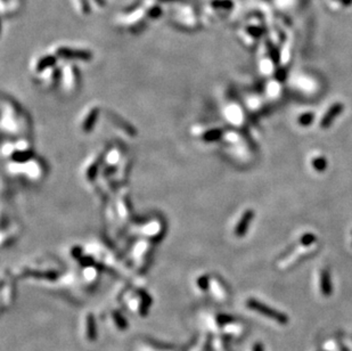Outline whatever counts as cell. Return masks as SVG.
<instances>
[{
	"label": "cell",
	"instance_id": "obj_11",
	"mask_svg": "<svg viewBox=\"0 0 352 351\" xmlns=\"http://www.w3.org/2000/svg\"><path fill=\"white\" fill-rule=\"evenodd\" d=\"M321 291L325 295H330L332 291L330 272L327 271H324L321 272Z\"/></svg>",
	"mask_w": 352,
	"mask_h": 351
},
{
	"label": "cell",
	"instance_id": "obj_16",
	"mask_svg": "<svg viewBox=\"0 0 352 351\" xmlns=\"http://www.w3.org/2000/svg\"><path fill=\"white\" fill-rule=\"evenodd\" d=\"M159 1L161 2L163 6H169V7H171V6L177 4V2L181 1V0H159Z\"/></svg>",
	"mask_w": 352,
	"mask_h": 351
},
{
	"label": "cell",
	"instance_id": "obj_8",
	"mask_svg": "<svg viewBox=\"0 0 352 351\" xmlns=\"http://www.w3.org/2000/svg\"><path fill=\"white\" fill-rule=\"evenodd\" d=\"M343 109H344L343 104H341V103L333 104V105L330 107V110L326 112V114L322 116L321 122H320L321 128L326 129V128H328V127H331V125L333 123L335 118H337V116L340 115L342 112H343Z\"/></svg>",
	"mask_w": 352,
	"mask_h": 351
},
{
	"label": "cell",
	"instance_id": "obj_4",
	"mask_svg": "<svg viewBox=\"0 0 352 351\" xmlns=\"http://www.w3.org/2000/svg\"><path fill=\"white\" fill-rule=\"evenodd\" d=\"M60 79L62 81V86L65 89L73 90L79 82V72H78L76 65L71 62H66V64L61 70Z\"/></svg>",
	"mask_w": 352,
	"mask_h": 351
},
{
	"label": "cell",
	"instance_id": "obj_5",
	"mask_svg": "<svg viewBox=\"0 0 352 351\" xmlns=\"http://www.w3.org/2000/svg\"><path fill=\"white\" fill-rule=\"evenodd\" d=\"M58 58L54 53H48V54H42L39 55L32 62L31 69L33 71L35 76H38L39 73L44 72V71L50 69V67L56 66Z\"/></svg>",
	"mask_w": 352,
	"mask_h": 351
},
{
	"label": "cell",
	"instance_id": "obj_12",
	"mask_svg": "<svg viewBox=\"0 0 352 351\" xmlns=\"http://www.w3.org/2000/svg\"><path fill=\"white\" fill-rule=\"evenodd\" d=\"M312 165H314L315 170H317L319 172L325 171L326 168H327V161H326L322 157L316 158L315 160L312 161Z\"/></svg>",
	"mask_w": 352,
	"mask_h": 351
},
{
	"label": "cell",
	"instance_id": "obj_13",
	"mask_svg": "<svg viewBox=\"0 0 352 351\" xmlns=\"http://www.w3.org/2000/svg\"><path fill=\"white\" fill-rule=\"evenodd\" d=\"M314 118H315V115L312 114V113H310V112L304 113V114H302L299 118V125H301L303 127H307L309 125H311L312 121H314Z\"/></svg>",
	"mask_w": 352,
	"mask_h": 351
},
{
	"label": "cell",
	"instance_id": "obj_2",
	"mask_svg": "<svg viewBox=\"0 0 352 351\" xmlns=\"http://www.w3.org/2000/svg\"><path fill=\"white\" fill-rule=\"evenodd\" d=\"M114 23L120 30L131 34H139L147 29L151 21L142 1L138 0L117 12L114 17Z\"/></svg>",
	"mask_w": 352,
	"mask_h": 351
},
{
	"label": "cell",
	"instance_id": "obj_7",
	"mask_svg": "<svg viewBox=\"0 0 352 351\" xmlns=\"http://www.w3.org/2000/svg\"><path fill=\"white\" fill-rule=\"evenodd\" d=\"M0 5H1L0 12H1L2 18L5 19L17 15L23 8L24 1L23 0H0Z\"/></svg>",
	"mask_w": 352,
	"mask_h": 351
},
{
	"label": "cell",
	"instance_id": "obj_9",
	"mask_svg": "<svg viewBox=\"0 0 352 351\" xmlns=\"http://www.w3.org/2000/svg\"><path fill=\"white\" fill-rule=\"evenodd\" d=\"M71 5L80 17H88L93 13V5L90 0H70Z\"/></svg>",
	"mask_w": 352,
	"mask_h": 351
},
{
	"label": "cell",
	"instance_id": "obj_1",
	"mask_svg": "<svg viewBox=\"0 0 352 351\" xmlns=\"http://www.w3.org/2000/svg\"><path fill=\"white\" fill-rule=\"evenodd\" d=\"M170 8V22L179 30L195 32L205 27L202 17L201 5H197L196 2L191 0H181Z\"/></svg>",
	"mask_w": 352,
	"mask_h": 351
},
{
	"label": "cell",
	"instance_id": "obj_10",
	"mask_svg": "<svg viewBox=\"0 0 352 351\" xmlns=\"http://www.w3.org/2000/svg\"><path fill=\"white\" fill-rule=\"evenodd\" d=\"M253 217H254V212L252 210H246L245 212H244L242 218H240V223H237L236 227H235V234H236V236L242 237L245 235L247 233V229H249L250 223L252 222Z\"/></svg>",
	"mask_w": 352,
	"mask_h": 351
},
{
	"label": "cell",
	"instance_id": "obj_6",
	"mask_svg": "<svg viewBox=\"0 0 352 351\" xmlns=\"http://www.w3.org/2000/svg\"><path fill=\"white\" fill-rule=\"evenodd\" d=\"M140 1L146 9L151 23H154L163 17L165 13V6H163L159 0H140Z\"/></svg>",
	"mask_w": 352,
	"mask_h": 351
},
{
	"label": "cell",
	"instance_id": "obj_3",
	"mask_svg": "<svg viewBox=\"0 0 352 351\" xmlns=\"http://www.w3.org/2000/svg\"><path fill=\"white\" fill-rule=\"evenodd\" d=\"M53 53L56 55L58 60H64L66 62H89L93 60V51L86 48H78L61 45L54 48Z\"/></svg>",
	"mask_w": 352,
	"mask_h": 351
},
{
	"label": "cell",
	"instance_id": "obj_15",
	"mask_svg": "<svg viewBox=\"0 0 352 351\" xmlns=\"http://www.w3.org/2000/svg\"><path fill=\"white\" fill-rule=\"evenodd\" d=\"M94 9H104L106 7V0H90Z\"/></svg>",
	"mask_w": 352,
	"mask_h": 351
},
{
	"label": "cell",
	"instance_id": "obj_14",
	"mask_svg": "<svg viewBox=\"0 0 352 351\" xmlns=\"http://www.w3.org/2000/svg\"><path fill=\"white\" fill-rule=\"evenodd\" d=\"M316 236L314 234H305L301 237V240H300V244L301 245H310L315 242Z\"/></svg>",
	"mask_w": 352,
	"mask_h": 351
}]
</instances>
